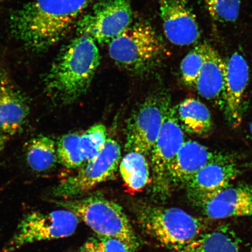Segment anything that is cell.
Wrapping results in <instances>:
<instances>
[{"label": "cell", "mask_w": 252, "mask_h": 252, "mask_svg": "<svg viewBox=\"0 0 252 252\" xmlns=\"http://www.w3.org/2000/svg\"><path fill=\"white\" fill-rule=\"evenodd\" d=\"M90 1L32 0L11 14V32L32 51H46L67 35Z\"/></svg>", "instance_id": "6da1fadb"}, {"label": "cell", "mask_w": 252, "mask_h": 252, "mask_svg": "<svg viewBox=\"0 0 252 252\" xmlns=\"http://www.w3.org/2000/svg\"><path fill=\"white\" fill-rule=\"evenodd\" d=\"M99 63L96 43L77 33L62 49L44 78L47 94L64 105L76 101L89 89Z\"/></svg>", "instance_id": "7a4b0ae2"}, {"label": "cell", "mask_w": 252, "mask_h": 252, "mask_svg": "<svg viewBox=\"0 0 252 252\" xmlns=\"http://www.w3.org/2000/svg\"><path fill=\"white\" fill-rule=\"evenodd\" d=\"M109 54L123 70L143 75L158 67L165 49L155 29L149 23L138 21L109 44Z\"/></svg>", "instance_id": "3957f363"}, {"label": "cell", "mask_w": 252, "mask_h": 252, "mask_svg": "<svg viewBox=\"0 0 252 252\" xmlns=\"http://www.w3.org/2000/svg\"><path fill=\"white\" fill-rule=\"evenodd\" d=\"M49 201L75 214L99 238L119 239L133 252L138 247L137 236L128 217L115 201L98 195L72 199L52 198Z\"/></svg>", "instance_id": "277c9868"}, {"label": "cell", "mask_w": 252, "mask_h": 252, "mask_svg": "<svg viewBox=\"0 0 252 252\" xmlns=\"http://www.w3.org/2000/svg\"><path fill=\"white\" fill-rule=\"evenodd\" d=\"M136 216L151 237L173 252L187 247L207 231L202 220L178 208L141 204Z\"/></svg>", "instance_id": "5b68a950"}, {"label": "cell", "mask_w": 252, "mask_h": 252, "mask_svg": "<svg viewBox=\"0 0 252 252\" xmlns=\"http://www.w3.org/2000/svg\"><path fill=\"white\" fill-rule=\"evenodd\" d=\"M171 106V96L163 89L154 91L145 99L126 125L127 153L134 151L150 156Z\"/></svg>", "instance_id": "8992f818"}, {"label": "cell", "mask_w": 252, "mask_h": 252, "mask_svg": "<svg viewBox=\"0 0 252 252\" xmlns=\"http://www.w3.org/2000/svg\"><path fill=\"white\" fill-rule=\"evenodd\" d=\"M80 220L75 214L64 209L28 213L19 222L13 235L0 252H15L36 242L68 237L74 234Z\"/></svg>", "instance_id": "52a82bcc"}, {"label": "cell", "mask_w": 252, "mask_h": 252, "mask_svg": "<svg viewBox=\"0 0 252 252\" xmlns=\"http://www.w3.org/2000/svg\"><path fill=\"white\" fill-rule=\"evenodd\" d=\"M121 158L118 141L109 138L98 155L80 167L75 174L60 182L50 194L56 199H72L114 178Z\"/></svg>", "instance_id": "ba28073f"}, {"label": "cell", "mask_w": 252, "mask_h": 252, "mask_svg": "<svg viewBox=\"0 0 252 252\" xmlns=\"http://www.w3.org/2000/svg\"><path fill=\"white\" fill-rule=\"evenodd\" d=\"M132 23L133 11L128 0H100L78 20L77 33L99 45H109Z\"/></svg>", "instance_id": "9c48e42d"}, {"label": "cell", "mask_w": 252, "mask_h": 252, "mask_svg": "<svg viewBox=\"0 0 252 252\" xmlns=\"http://www.w3.org/2000/svg\"><path fill=\"white\" fill-rule=\"evenodd\" d=\"M185 142L184 130L179 122L175 107L172 106L150 156L153 189L156 193H168L171 188L168 176L169 166Z\"/></svg>", "instance_id": "30bf717a"}, {"label": "cell", "mask_w": 252, "mask_h": 252, "mask_svg": "<svg viewBox=\"0 0 252 252\" xmlns=\"http://www.w3.org/2000/svg\"><path fill=\"white\" fill-rule=\"evenodd\" d=\"M107 135L105 126L99 124L63 135L57 145L59 161L67 168H80L101 152Z\"/></svg>", "instance_id": "8fae6325"}, {"label": "cell", "mask_w": 252, "mask_h": 252, "mask_svg": "<svg viewBox=\"0 0 252 252\" xmlns=\"http://www.w3.org/2000/svg\"><path fill=\"white\" fill-rule=\"evenodd\" d=\"M240 173L234 159L223 154L198 171L185 187L188 196L194 204L229 187Z\"/></svg>", "instance_id": "7c38bea8"}, {"label": "cell", "mask_w": 252, "mask_h": 252, "mask_svg": "<svg viewBox=\"0 0 252 252\" xmlns=\"http://www.w3.org/2000/svg\"><path fill=\"white\" fill-rule=\"evenodd\" d=\"M159 5L163 31L170 42L184 46L200 39L199 27L189 0H159Z\"/></svg>", "instance_id": "4fadbf2b"}, {"label": "cell", "mask_w": 252, "mask_h": 252, "mask_svg": "<svg viewBox=\"0 0 252 252\" xmlns=\"http://www.w3.org/2000/svg\"><path fill=\"white\" fill-rule=\"evenodd\" d=\"M195 205L204 215L212 219L252 216V186L230 185Z\"/></svg>", "instance_id": "5bb4252c"}, {"label": "cell", "mask_w": 252, "mask_h": 252, "mask_svg": "<svg viewBox=\"0 0 252 252\" xmlns=\"http://www.w3.org/2000/svg\"><path fill=\"white\" fill-rule=\"evenodd\" d=\"M226 62L223 107L226 120L233 128L243 119L244 96L250 79V68L244 56L236 52Z\"/></svg>", "instance_id": "9a60e30c"}, {"label": "cell", "mask_w": 252, "mask_h": 252, "mask_svg": "<svg viewBox=\"0 0 252 252\" xmlns=\"http://www.w3.org/2000/svg\"><path fill=\"white\" fill-rule=\"evenodd\" d=\"M223 154L211 150L194 141H185L179 149L168 168L170 185H186L204 168Z\"/></svg>", "instance_id": "2e32d148"}, {"label": "cell", "mask_w": 252, "mask_h": 252, "mask_svg": "<svg viewBox=\"0 0 252 252\" xmlns=\"http://www.w3.org/2000/svg\"><path fill=\"white\" fill-rule=\"evenodd\" d=\"M29 113L26 97L5 72H0V131L8 137L17 134Z\"/></svg>", "instance_id": "e0dca14e"}, {"label": "cell", "mask_w": 252, "mask_h": 252, "mask_svg": "<svg viewBox=\"0 0 252 252\" xmlns=\"http://www.w3.org/2000/svg\"><path fill=\"white\" fill-rule=\"evenodd\" d=\"M225 83L226 62L208 44L206 59L194 87L200 96L223 108Z\"/></svg>", "instance_id": "ac0fdd59"}, {"label": "cell", "mask_w": 252, "mask_h": 252, "mask_svg": "<svg viewBox=\"0 0 252 252\" xmlns=\"http://www.w3.org/2000/svg\"><path fill=\"white\" fill-rule=\"evenodd\" d=\"M181 127L187 133L206 136L213 130V122L209 108L199 100L190 97L175 107Z\"/></svg>", "instance_id": "d6986e66"}, {"label": "cell", "mask_w": 252, "mask_h": 252, "mask_svg": "<svg viewBox=\"0 0 252 252\" xmlns=\"http://www.w3.org/2000/svg\"><path fill=\"white\" fill-rule=\"evenodd\" d=\"M175 252H242L241 242L228 226L206 231L187 246Z\"/></svg>", "instance_id": "ffe728a7"}, {"label": "cell", "mask_w": 252, "mask_h": 252, "mask_svg": "<svg viewBox=\"0 0 252 252\" xmlns=\"http://www.w3.org/2000/svg\"><path fill=\"white\" fill-rule=\"evenodd\" d=\"M120 172L127 187L140 191L149 184L150 168L146 156L134 151L128 152L119 164Z\"/></svg>", "instance_id": "44dd1931"}, {"label": "cell", "mask_w": 252, "mask_h": 252, "mask_svg": "<svg viewBox=\"0 0 252 252\" xmlns=\"http://www.w3.org/2000/svg\"><path fill=\"white\" fill-rule=\"evenodd\" d=\"M26 158L28 165L33 171H49L58 160L55 142L45 135L33 138L27 145Z\"/></svg>", "instance_id": "7402d4cb"}, {"label": "cell", "mask_w": 252, "mask_h": 252, "mask_svg": "<svg viewBox=\"0 0 252 252\" xmlns=\"http://www.w3.org/2000/svg\"><path fill=\"white\" fill-rule=\"evenodd\" d=\"M208 43L194 47L182 60L181 72L183 81L189 87H194L206 59Z\"/></svg>", "instance_id": "603a6c76"}, {"label": "cell", "mask_w": 252, "mask_h": 252, "mask_svg": "<svg viewBox=\"0 0 252 252\" xmlns=\"http://www.w3.org/2000/svg\"><path fill=\"white\" fill-rule=\"evenodd\" d=\"M211 17L221 23H234L240 12V0H204Z\"/></svg>", "instance_id": "cb8c5ba5"}, {"label": "cell", "mask_w": 252, "mask_h": 252, "mask_svg": "<svg viewBox=\"0 0 252 252\" xmlns=\"http://www.w3.org/2000/svg\"><path fill=\"white\" fill-rule=\"evenodd\" d=\"M105 252H133L119 239L112 238H99Z\"/></svg>", "instance_id": "d4e9b609"}, {"label": "cell", "mask_w": 252, "mask_h": 252, "mask_svg": "<svg viewBox=\"0 0 252 252\" xmlns=\"http://www.w3.org/2000/svg\"><path fill=\"white\" fill-rule=\"evenodd\" d=\"M79 252H105L102 242L99 239L91 238L80 248Z\"/></svg>", "instance_id": "484cf974"}, {"label": "cell", "mask_w": 252, "mask_h": 252, "mask_svg": "<svg viewBox=\"0 0 252 252\" xmlns=\"http://www.w3.org/2000/svg\"><path fill=\"white\" fill-rule=\"evenodd\" d=\"M8 139L9 137L0 131V153L4 150Z\"/></svg>", "instance_id": "4316f807"}, {"label": "cell", "mask_w": 252, "mask_h": 252, "mask_svg": "<svg viewBox=\"0 0 252 252\" xmlns=\"http://www.w3.org/2000/svg\"><path fill=\"white\" fill-rule=\"evenodd\" d=\"M250 132L251 134L252 137V122H251V125H250Z\"/></svg>", "instance_id": "83f0119b"}, {"label": "cell", "mask_w": 252, "mask_h": 252, "mask_svg": "<svg viewBox=\"0 0 252 252\" xmlns=\"http://www.w3.org/2000/svg\"><path fill=\"white\" fill-rule=\"evenodd\" d=\"M251 252H252V247H251Z\"/></svg>", "instance_id": "f1b7e54d"}]
</instances>
